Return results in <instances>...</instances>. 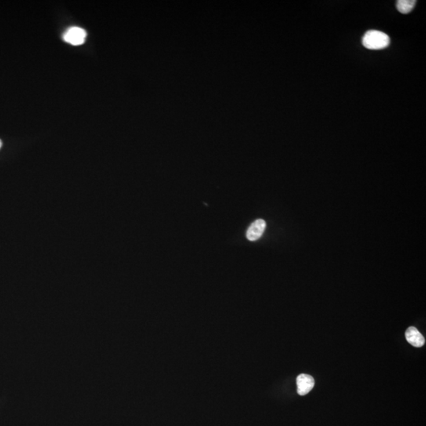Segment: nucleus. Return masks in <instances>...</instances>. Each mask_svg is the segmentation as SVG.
<instances>
[{
    "instance_id": "obj_6",
    "label": "nucleus",
    "mask_w": 426,
    "mask_h": 426,
    "mask_svg": "<svg viewBox=\"0 0 426 426\" xmlns=\"http://www.w3.org/2000/svg\"><path fill=\"white\" fill-rule=\"evenodd\" d=\"M415 4V0H399L397 1L396 7L400 13L406 15L412 11Z\"/></svg>"
},
{
    "instance_id": "obj_7",
    "label": "nucleus",
    "mask_w": 426,
    "mask_h": 426,
    "mask_svg": "<svg viewBox=\"0 0 426 426\" xmlns=\"http://www.w3.org/2000/svg\"><path fill=\"white\" fill-rule=\"evenodd\" d=\"M2 146H3V142H2V141H1V140H0V149H1V147H2Z\"/></svg>"
},
{
    "instance_id": "obj_2",
    "label": "nucleus",
    "mask_w": 426,
    "mask_h": 426,
    "mask_svg": "<svg viewBox=\"0 0 426 426\" xmlns=\"http://www.w3.org/2000/svg\"><path fill=\"white\" fill-rule=\"evenodd\" d=\"M86 32L79 27H71L63 35V40L69 44L77 46L85 43Z\"/></svg>"
},
{
    "instance_id": "obj_1",
    "label": "nucleus",
    "mask_w": 426,
    "mask_h": 426,
    "mask_svg": "<svg viewBox=\"0 0 426 426\" xmlns=\"http://www.w3.org/2000/svg\"><path fill=\"white\" fill-rule=\"evenodd\" d=\"M389 44V37L386 33L378 30H369L362 38V44L368 49H384L387 48Z\"/></svg>"
},
{
    "instance_id": "obj_3",
    "label": "nucleus",
    "mask_w": 426,
    "mask_h": 426,
    "mask_svg": "<svg viewBox=\"0 0 426 426\" xmlns=\"http://www.w3.org/2000/svg\"><path fill=\"white\" fill-rule=\"evenodd\" d=\"M297 391L298 395H305L309 393V391L314 387V379L312 376L308 374H300L297 379Z\"/></svg>"
},
{
    "instance_id": "obj_4",
    "label": "nucleus",
    "mask_w": 426,
    "mask_h": 426,
    "mask_svg": "<svg viewBox=\"0 0 426 426\" xmlns=\"http://www.w3.org/2000/svg\"><path fill=\"white\" fill-rule=\"evenodd\" d=\"M265 228L266 222L262 219H258L249 227L246 232V238L252 242L258 240L265 232Z\"/></svg>"
},
{
    "instance_id": "obj_5",
    "label": "nucleus",
    "mask_w": 426,
    "mask_h": 426,
    "mask_svg": "<svg viewBox=\"0 0 426 426\" xmlns=\"http://www.w3.org/2000/svg\"><path fill=\"white\" fill-rule=\"evenodd\" d=\"M406 339L409 344L415 347H423L425 343L424 336L414 327L408 328L406 332Z\"/></svg>"
}]
</instances>
